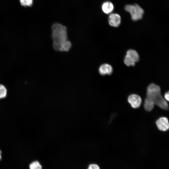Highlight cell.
I'll use <instances>...</instances> for the list:
<instances>
[{"mask_svg": "<svg viewBox=\"0 0 169 169\" xmlns=\"http://www.w3.org/2000/svg\"><path fill=\"white\" fill-rule=\"evenodd\" d=\"M146 97L151 99L155 105L162 109L167 110L168 105L166 101L161 95L160 87L155 84H149L146 89Z\"/></svg>", "mask_w": 169, "mask_h": 169, "instance_id": "obj_1", "label": "cell"}, {"mask_svg": "<svg viewBox=\"0 0 169 169\" xmlns=\"http://www.w3.org/2000/svg\"><path fill=\"white\" fill-rule=\"evenodd\" d=\"M52 29L53 48L55 50L59 51L61 45L68 40L66 28L60 23H55L53 25Z\"/></svg>", "mask_w": 169, "mask_h": 169, "instance_id": "obj_2", "label": "cell"}, {"mask_svg": "<svg viewBox=\"0 0 169 169\" xmlns=\"http://www.w3.org/2000/svg\"><path fill=\"white\" fill-rule=\"evenodd\" d=\"M125 9L129 13L132 19L135 21L141 19L144 14L143 9L137 4L126 5Z\"/></svg>", "mask_w": 169, "mask_h": 169, "instance_id": "obj_3", "label": "cell"}, {"mask_svg": "<svg viewBox=\"0 0 169 169\" xmlns=\"http://www.w3.org/2000/svg\"><path fill=\"white\" fill-rule=\"evenodd\" d=\"M128 101L131 106L134 108L139 107L141 105L142 100L141 97L136 94L129 95L128 98Z\"/></svg>", "mask_w": 169, "mask_h": 169, "instance_id": "obj_4", "label": "cell"}, {"mask_svg": "<svg viewBox=\"0 0 169 169\" xmlns=\"http://www.w3.org/2000/svg\"><path fill=\"white\" fill-rule=\"evenodd\" d=\"M156 126L159 130L162 131H166L169 129L168 120L166 117H161L156 121Z\"/></svg>", "mask_w": 169, "mask_h": 169, "instance_id": "obj_5", "label": "cell"}, {"mask_svg": "<svg viewBox=\"0 0 169 169\" xmlns=\"http://www.w3.org/2000/svg\"><path fill=\"white\" fill-rule=\"evenodd\" d=\"M99 72L101 75H111L113 72V69L111 65L104 63L101 65L99 68Z\"/></svg>", "mask_w": 169, "mask_h": 169, "instance_id": "obj_6", "label": "cell"}, {"mask_svg": "<svg viewBox=\"0 0 169 169\" xmlns=\"http://www.w3.org/2000/svg\"><path fill=\"white\" fill-rule=\"evenodd\" d=\"M109 23L111 26L117 27L121 23V17L120 15L116 13L111 14L109 17Z\"/></svg>", "mask_w": 169, "mask_h": 169, "instance_id": "obj_7", "label": "cell"}, {"mask_svg": "<svg viewBox=\"0 0 169 169\" xmlns=\"http://www.w3.org/2000/svg\"><path fill=\"white\" fill-rule=\"evenodd\" d=\"M102 8L103 12L106 14H109L113 11L114 7L112 3L110 1H106L103 3Z\"/></svg>", "mask_w": 169, "mask_h": 169, "instance_id": "obj_8", "label": "cell"}, {"mask_svg": "<svg viewBox=\"0 0 169 169\" xmlns=\"http://www.w3.org/2000/svg\"><path fill=\"white\" fill-rule=\"evenodd\" d=\"M135 63L138 62L140 59L139 55L137 52L135 50L129 49L126 52V54Z\"/></svg>", "mask_w": 169, "mask_h": 169, "instance_id": "obj_9", "label": "cell"}, {"mask_svg": "<svg viewBox=\"0 0 169 169\" xmlns=\"http://www.w3.org/2000/svg\"><path fill=\"white\" fill-rule=\"evenodd\" d=\"M154 105L153 102L151 99L146 97L144 104V108L146 110L148 111L152 110L154 107Z\"/></svg>", "mask_w": 169, "mask_h": 169, "instance_id": "obj_10", "label": "cell"}, {"mask_svg": "<svg viewBox=\"0 0 169 169\" xmlns=\"http://www.w3.org/2000/svg\"><path fill=\"white\" fill-rule=\"evenodd\" d=\"M71 42L68 40L64 42L61 46L59 51L62 52L68 51L71 47Z\"/></svg>", "mask_w": 169, "mask_h": 169, "instance_id": "obj_11", "label": "cell"}, {"mask_svg": "<svg viewBox=\"0 0 169 169\" xmlns=\"http://www.w3.org/2000/svg\"><path fill=\"white\" fill-rule=\"evenodd\" d=\"M124 64L128 66H134L135 62L127 55H125L124 59Z\"/></svg>", "mask_w": 169, "mask_h": 169, "instance_id": "obj_12", "label": "cell"}, {"mask_svg": "<svg viewBox=\"0 0 169 169\" xmlns=\"http://www.w3.org/2000/svg\"><path fill=\"white\" fill-rule=\"evenodd\" d=\"M7 94V90L5 86L0 84V99H3L6 97Z\"/></svg>", "mask_w": 169, "mask_h": 169, "instance_id": "obj_13", "label": "cell"}, {"mask_svg": "<svg viewBox=\"0 0 169 169\" xmlns=\"http://www.w3.org/2000/svg\"><path fill=\"white\" fill-rule=\"evenodd\" d=\"M29 169H42V165L40 162L35 161L32 162L29 165Z\"/></svg>", "mask_w": 169, "mask_h": 169, "instance_id": "obj_14", "label": "cell"}, {"mask_svg": "<svg viewBox=\"0 0 169 169\" xmlns=\"http://www.w3.org/2000/svg\"><path fill=\"white\" fill-rule=\"evenodd\" d=\"M21 4L24 7H30L33 3V0H20Z\"/></svg>", "mask_w": 169, "mask_h": 169, "instance_id": "obj_15", "label": "cell"}, {"mask_svg": "<svg viewBox=\"0 0 169 169\" xmlns=\"http://www.w3.org/2000/svg\"><path fill=\"white\" fill-rule=\"evenodd\" d=\"M87 169H100L99 166L95 164H90L88 167Z\"/></svg>", "mask_w": 169, "mask_h": 169, "instance_id": "obj_16", "label": "cell"}, {"mask_svg": "<svg viewBox=\"0 0 169 169\" xmlns=\"http://www.w3.org/2000/svg\"><path fill=\"white\" fill-rule=\"evenodd\" d=\"M169 91L166 92L164 94V99H165L168 101H169Z\"/></svg>", "mask_w": 169, "mask_h": 169, "instance_id": "obj_17", "label": "cell"}, {"mask_svg": "<svg viewBox=\"0 0 169 169\" xmlns=\"http://www.w3.org/2000/svg\"><path fill=\"white\" fill-rule=\"evenodd\" d=\"M2 159V152L0 150V160H1Z\"/></svg>", "mask_w": 169, "mask_h": 169, "instance_id": "obj_18", "label": "cell"}]
</instances>
